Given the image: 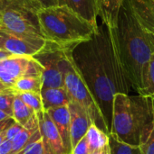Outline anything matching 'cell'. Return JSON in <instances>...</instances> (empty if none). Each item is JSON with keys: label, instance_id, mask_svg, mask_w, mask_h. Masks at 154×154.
<instances>
[{"label": "cell", "instance_id": "ba28073f", "mask_svg": "<svg viewBox=\"0 0 154 154\" xmlns=\"http://www.w3.org/2000/svg\"><path fill=\"white\" fill-rule=\"evenodd\" d=\"M48 42V41H47ZM63 49L48 42L46 47L34 58L43 66V88H65L63 73L59 67V60Z\"/></svg>", "mask_w": 154, "mask_h": 154}, {"label": "cell", "instance_id": "4fadbf2b", "mask_svg": "<svg viewBox=\"0 0 154 154\" xmlns=\"http://www.w3.org/2000/svg\"><path fill=\"white\" fill-rule=\"evenodd\" d=\"M129 4L140 25L154 35V0H129Z\"/></svg>", "mask_w": 154, "mask_h": 154}, {"label": "cell", "instance_id": "2e32d148", "mask_svg": "<svg viewBox=\"0 0 154 154\" xmlns=\"http://www.w3.org/2000/svg\"><path fill=\"white\" fill-rule=\"evenodd\" d=\"M98 6V14L103 24L113 29L116 23L119 12L124 0H95Z\"/></svg>", "mask_w": 154, "mask_h": 154}, {"label": "cell", "instance_id": "30bf717a", "mask_svg": "<svg viewBox=\"0 0 154 154\" xmlns=\"http://www.w3.org/2000/svg\"><path fill=\"white\" fill-rule=\"evenodd\" d=\"M36 115L39 122V130L46 150L50 154H67L59 132L48 113L41 111Z\"/></svg>", "mask_w": 154, "mask_h": 154}, {"label": "cell", "instance_id": "d590c367", "mask_svg": "<svg viewBox=\"0 0 154 154\" xmlns=\"http://www.w3.org/2000/svg\"><path fill=\"white\" fill-rule=\"evenodd\" d=\"M5 132H3V133H1L0 134V144L5 140Z\"/></svg>", "mask_w": 154, "mask_h": 154}, {"label": "cell", "instance_id": "f1b7e54d", "mask_svg": "<svg viewBox=\"0 0 154 154\" xmlns=\"http://www.w3.org/2000/svg\"><path fill=\"white\" fill-rule=\"evenodd\" d=\"M31 1L40 5L42 8L57 5V0H31Z\"/></svg>", "mask_w": 154, "mask_h": 154}, {"label": "cell", "instance_id": "ac0fdd59", "mask_svg": "<svg viewBox=\"0 0 154 154\" xmlns=\"http://www.w3.org/2000/svg\"><path fill=\"white\" fill-rule=\"evenodd\" d=\"M14 108H13V118L15 122L25 126L28 121L36 114L32 108L25 105L16 95H15Z\"/></svg>", "mask_w": 154, "mask_h": 154}, {"label": "cell", "instance_id": "7a4b0ae2", "mask_svg": "<svg viewBox=\"0 0 154 154\" xmlns=\"http://www.w3.org/2000/svg\"><path fill=\"white\" fill-rule=\"evenodd\" d=\"M110 30L126 77L132 88L140 94L154 54V35L140 25L132 12L129 0L123 1L117 23Z\"/></svg>", "mask_w": 154, "mask_h": 154}, {"label": "cell", "instance_id": "8d00e7d4", "mask_svg": "<svg viewBox=\"0 0 154 154\" xmlns=\"http://www.w3.org/2000/svg\"><path fill=\"white\" fill-rule=\"evenodd\" d=\"M1 49H4V40H3V37L0 34V50Z\"/></svg>", "mask_w": 154, "mask_h": 154}, {"label": "cell", "instance_id": "52a82bcc", "mask_svg": "<svg viewBox=\"0 0 154 154\" xmlns=\"http://www.w3.org/2000/svg\"><path fill=\"white\" fill-rule=\"evenodd\" d=\"M38 12L24 10H8L2 12V31L20 36L44 38Z\"/></svg>", "mask_w": 154, "mask_h": 154}, {"label": "cell", "instance_id": "f35d334b", "mask_svg": "<svg viewBox=\"0 0 154 154\" xmlns=\"http://www.w3.org/2000/svg\"><path fill=\"white\" fill-rule=\"evenodd\" d=\"M153 104H154V99H153Z\"/></svg>", "mask_w": 154, "mask_h": 154}, {"label": "cell", "instance_id": "3957f363", "mask_svg": "<svg viewBox=\"0 0 154 154\" xmlns=\"http://www.w3.org/2000/svg\"><path fill=\"white\" fill-rule=\"evenodd\" d=\"M154 128L153 99L141 95L117 94L113 100L111 134L118 140L141 146Z\"/></svg>", "mask_w": 154, "mask_h": 154}, {"label": "cell", "instance_id": "d6a6232c", "mask_svg": "<svg viewBox=\"0 0 154 154\" xmlns=\"http://www.w3.org/2000/svg\"><path fill=\"white\" fill-rule=\"evenodd\" d=\"M90 154H110V149H109V145L106 146L105 148L99 150V151H95V152H92Z\"/></svg>", "mask_w": 154, "mask_h": 154}, {"label": "cell", "instance_id": "7402d4cb", "mask_svg": "<svg viewBox=\"0 0 154 154\" xmlns=\"http://www.w3.org/2000/svg\"><path fill=\"white\" fill-rule=\"evenodd\" d=\"M14 93L25 105H27L30 108H32L36 114L41 111H44L43 106L42 97L40 93H35V92H14Z\"/></svg>", "mask_w": 154, "mask_h": 154}, {"label": "cell", "instance_id": "8fae6325", "mask_svg": "<svg viewBox=\"0 0 154 154\" xmlns=\"http://www.w3.org/2000/svg\"><path fill=\"white\" fill-rule=\"evenodd\" d=\"M68 107L71 116V138L74 149L78 142L86 135L89 127L93 125V121L85 109L77 102L73 100L68 105Z\"/></svg>", "mask_w": 154, "mask_h": 154}, {"label": "cell", "instance_id": "7c38bea8", "mask_svg": "<svg viewBox=\"0 0 154 154\" xmlns=\"http://www.w3.org/2000/svg\"><path fill=\"white\" fill-rule=\"evenodd\" d=\"M45 112L48 113L54 123L67 154H72L73 146L71 138V116L68 106L51 108Z\"/></svg>", "mask_w": 154, "mask_h": 154}, {"label": "cell", "instance_id": "d6986e66", "mask_svg": "<svg viewBox=\"0 0 154 154\" xmlns=\"http://www.w3.org/2000/svg\"><path fill=\"white\" fill-rule=\"evenodd\" d=\"M43 88L42 77H26L16 81L13 88L14 92H35L40 93Z\"/></svg>", "mask_w": 154, "mask_h": 154}, {"label": "cell", "instance_id": "44dd1931", "mask_svg": "<svg viewBox=\"0 0 154 154\" xmlns=\"http://www.w3.org/2000/svg\"><path fill=\"white\" fill-rule=\"evenodd\" d=\"M109 149L110 154H143L141 147L125 143L112 134H109Z\"/></svg>", "mask_w": 154, "mask_h": 154}, {"label": "cell", "instance_id": "603a6c76", "mask_svg": "<svg viewBox=\"0 0 154 154\" xmlns=\"http://www.w3.org/2000/svg\"><path fill=\"white\" fill-rule=\"evenodd\" d=\"M138 95L154 99V54L152 55L148 66L143 89Z\"/></svg>", "mask_w": 154, "mask_h": 154}, {"label": "cell", "instance_id": "74e56055", "mask_svg": "<svg viewBox=\"0 0 154 154\" xmlns=\"http://www.w3.org/2000/svg\"><path fill=\"white\" fill-rule=\"evenodd\" d=\"M2 14L0 13V29H1V26H2Z\"/></svg>", "mask_w": 154, "mask_h": 154}, {"label": "cell", "instance_id": "e0dca14e", "mask_svg": "<svg viewBox=\"0 0 154 154\" xmlns=\"http://www.w3.org/2000/svg\"><path fill=\"white\" fill-rule=\"evenodd\" d=\"M86 138L89 143L91 152L102 150L109 145V134L93 124L86 134Z\"/></svg>", "mask_w": 154, "mask_h": 154}, {"label": "cell", "instance_id": "4dcf8cb0", "mask_svg": "<svg viewBox=\"0 0 154 154\" xmlns=\"http://www.w3.org/2000/svg\"><path fill=\"white\" fill-rule=\"evenodd\" d=\"M12 150V142L5 140L0 144V154H9Z\"/></svg>", "mask_w": 154, "mask_h": 154}, {"label": "cell", "instance_id": "484cf974", "mask_svg": "<svg viewBox=\"0 0 154 154\" xmlns=\"http://www.w3.org/2000/svg\"><path fill=\"white\" fill-rule=\"evenodd\" d=\"M92 152L89 147V143L86 138V135L83 137L78 143L74 147L72 154H90Z\"/></svg>", "mask_w": 154, "mask_h": 154}, {"label": "cell", "instance_id": "277c9868", "mask_svg": "<svg viewBox=\"0 0 154 154\" xmlns=\"http://www.w3.org/2000/svg\"><path fill=\"white\" fill-rule=\"evenodd\" d=\"M37 15L44 38L61 49L73 48L89 40L99 27L66 6L41 8Z\"/></svg>", "mask_w": 154, "mask_h": 154}, {"label": "cell", "instance_id": "4316f807", "mask_svg": "<svg viewBox=\"0 0 154 154\" xmlns=\"http://www.w3.org/2000/svg\"><path fill=\"white\" fill-rule=\"evenodd\" d=\"M23 128H24L23 125H21L19 123L15 122L7 130H5V140L12 142L16 137V135L23 130Z\"/></svg>", "mask_w": 154, "mask_h": 154}, {"label": "cell", "instance_id": "d4e9b609", "mask_svg": "<svg viewBox=\"0 0 154 154\" xmlns=\"http://www.w3.org/2000/svg\"><path fill=\"white\" fill-rule=\"evenodd\" d=\"M18 154H50V152L46 150L43 139L41 138L26 146Z\"/></svg>", "mask_w": 154, "mask_h": 154}, {"label": "cell", "instance_id": "cb8c5ba5", "mask_svg": "<svg viewBox=\"0 0 154 154\" xmlns=\"http://www.w3.org/2000/svg\"><path fill=\"white\" fill-rule=\"evenodd\" d=\"M15 93L13 89L10 91L0 92V110L4 111L11 117H13V108L15 101Z\"/></svg>", "mask_w": 154, "mask_h": 154}, {"label": "cell", "instance_id": "f546056e", "mask_svg": "<svg viewBox=\"0 0 154 154\" xmlns=\"http://www.w3.org/2000/svg\"><path fill=\"white\" fill-rule=\"evenodd\" d=\"M15 123V120L13 117H10L8 119L3 120V121H0V134L5 132V130H7Z\"/></svg>", "mask_w": 154, "mask_h": 154}, {"label": "cell", "instance_id": "1f68e13d", "mask_svg": "<svg viewBox=\"0 0 154 154\" xmlns=\"http://www.w3.org/2000/svg\"><path fill=\"white\" fill-rule=\"evenodd\" d=\"M14 54H12L10 51H8L7 50H5V49H1L0 50V62L1 61H3V60H6V59H8V58H10V57H12Z\"/></svg>", "mask_w": 154, "mask_h": 154}, {"label": "cell", "instance_id": "6da1fadb", "mask_svg": "<svg viewBox=\"0 0 154 154\" xmlns=\"http://www.w3.org/2000/svg\"><path fill=\"white\" fill-rule=\"evenodd\" d=\"M69 51L111 132L114 97L117 94H129L132 85L121 64L110 28L103 23L99 25L92 38Z\"/></svg>", "mask_w": 154, "mask_h": 154}, {"label": "cell", "instance_id": "5bb4252c", "mask_svg": "<svg viewBox=\"0 0 154 154\" xmlns=\"http://www.w3.org/2000/svg\"><path fill=\"white\" fill-rule=\"evenodd\" d=\"M57 5L66 6L98 26V6L95 0H57Z\"/></svg>", "mask_w": 154, "mask_h": 154}, {"label": "cell", "instance_id": "5b68a950", "mask_svg": "<svg viewBox=\"0 0 154 154\" xmlns=\"http://www.w3.org/2000/svg\"><path fill=\"white\" fill-rule=\"evenodd\" d=\"M59 67L64 76V87L73 100L85 109L92 119L93 124L103 130L105 134H110L111 132L99 106L73 62L69 48L63 49L59 60Z\"/></svg>", "mask_w": 154, "mask_h": 154}, {"label": "cell", "instance_id": "ffe728a7", "mask_svg": "<svg viewBox=\"0 0 154 154\" xmlns=\"http://www.w3.org/2000/svg\"><path fill=\"white\" fill-rule=\"evenodd\" d=\"M42 7L31 0H0V13L8 10L38 12Z\"/></svg>", "mask_w": 154, "mask_h": 154}, {"label": "cell", "instance_id": "9c48e42d", "mask_svg": "<svg viewBox=\"0 0 154 154\" xmlns=\"http://www.w3.org/2000/svg\"><path fill=\"white\" fill-rule=\"evenodd\" d=\"M4 40V49L14 55L34 57L47 45V41L41 37L20 36L0 30Z\"/></svg>", "mask_w": 154, "mask_h": 154}, {"label": "cell", "instance_id": "83f0119b", "mask_svg": "<svg viewBox=\"0 0 154 154\" xmlns=\"http://www.w3.org/2000/svg\"><path fill=\"white\" fill-rule=\"evenodd\" d=\"M140 147L143 154H154V128L148 139Z\"/></svg>", "mask_w": 154, "mask_h": 154}, {"label": "cell", "instance_id": "9a60e30c", "mask_svg": "<svg viewBox=\"0 0 154 154\" xmlns=\"http://www.w3.org/2000/svg\"><path fill=\"white\" fill-rule=\"evenodd\" d=\"M41 97L44 111H48L51 108L67 106L73 101L65 88H42Z\"/></svg>", "mask_w": 154, "mask_h": 154}, {"label": "cell", "instance_id": "ab89813d", "mask_svg": "<svg viewBox=\"0 0 154 154\" xmlns=\"http://www.w3.org/2000/svg\"><path fill=\"white\" fill-rule=\"evenodd\" d=\"M0 92H1V91H0Z\"/></svg>", "mask_w": 154, "mask_h": 154}, {"label": "cell", "instance_id": "e575fe53", "mask_svg": "<svg viewBox=\"0 0 154 154\" xmlns=\"http://www.w3.org/2000/svg\"><path fill=\"white\" fill-rule=\"evenodd\" d=\"M10 90H12V89L6 88V87L2 83V81L0 80V91H10Z\"/></svg>", "mask_w": 154, "mask_h": 154}, {"label": "cell", "instance_id": "8992f818", "mask_svg": "<svg viewBox=\"0 0 154 154\" xmlns=\"http://www.w3.org/2000/svg\"><path fill=\"white\" fill-rule=\"evenodd\" d=\"M43 72V66L34 57L13 55L0 62V80L10 89L20 79L42 77Z\"/></svg>", "mask_w": 154, "mask_h": 154}, {"label": "cell", "instance_id": "836d02e7", "mask_svg": "<svg viewBox=\"0 0 154 154\" xmlns=\"http://www.w3.org/2000/svg\"><path fill=\"white\" fill-rule=\"evenodd\" d=\"M11 116L9 115H7L6 113H5L4 111L0 110V121H3V120H5V119H8L10 118Z\"/></svg>", "mask_w": 154, "mask_h": 154}]
</instances>
